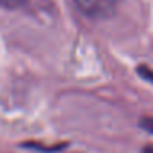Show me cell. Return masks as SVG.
Instances as JSON below:
<instances>
[{
  "label": "cell",
  "instance_id": "cell-1",
  "mask_svg": "<svg viewBox=\"0 0 153 153\" xmlns=\"http://www.w3.org/2000/svg\"><path fill=\"white\" fill-rule=\"evenodd\" d=\"M83 16L91 20H106L117 12L122 0H74Z\"/></svg>",
  "mask_w": 153,
  "mask_h": 153
},
{
  "label": "cell",
  "instance_id": "cell-2",
  "mask_svg": "<svg viewBox=\"0 0 153 153\" xmlns=\"http://www.w3.org/2000/svg\"><path fill=\"white\" fill-rule=\"evenodd\" d=\"M28 0H0V7L7 10H16V8H21V7L26 5Z\"/></svg>",
  "mask_w": 153,
  "mask_h": 153
},
{
  "label": "cell",
  "instance_id": "cell-3",
  "mask_svg": "<svg viewBox=\"0 0 153 153\" xmlns=\"http://www.w3.org/2000/svg\"><path fill=\"white\" fill-rule=\"evenodd\" d=\"M23 147H28V148H34V150H41V152H47V153H51V152H59L62 150V148L65 147V145H56V147H44V145H39V143H26L25 145L23 143Z\"/></svg>",
  "mask_w": 153,
  "mask_h": 153
},
{
  "label": "cell",
  "instance_id": "cell-4",
  "mask_svg": "<svg viewBox=\"0 0 153 153\" xmlns=\"http://www.w3.org/2000/svg\"><path fill=\"white\" fill-rule=\"evenodd\" d=\"M137 72H138V75H140V78H143V80H147V82L153 83V70L150 67H147V65H138Z\"/></svg>",
  "mask_w": 153,
  "mask_h": 153
},
{
  "label": "cell",
  "instance_id": "cell-5",
  "mask_svg": "<svg viewBox=\"0 0 153 153\" xmlns=\"http://www.w3.org/2000/svg\"><path fill=\"white\" fill-rule=\"evenodd\" d=\"M140 127L147 132L153 134V116H148V117H143L140 121Z\"/></svg>",
  "mask_w": 153,
  "mask_h": 153
},
{
  "label": "cell",
  "instance_id": "cell-6",
  "mask_svg": "<svg viewBox=\"0 0 153 153\" xmlns=\"http://www.w3.org/2000/svg\"><path fill=\"white\" fill-rule=\"evenodd\" d=\"M142 153H153V145H147V147H143Z\"/></svg>",
  "mask_w": 153,
  "mask_h": 153
}]
</instances>
